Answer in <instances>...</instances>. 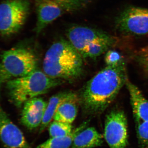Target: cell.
<instances>
[{"mask_svg": "<svg viewBox=\"0 0 148 148\" xmlns=\"http://www.w3.org/2000/svg\"><path fill=\"white\" fill-rule=\"evenodd\" d=\"M127 77L124 61L98 72L85 85L79 96L84 113L88 116L103 113L114 100Z\"/></svg>", "mask_w": 148, "mask_h": 148, "instance_id": "6da1fadb", "label": "cell"}, {"mask_svg": "<svg viewBox=\"0 0 148 148\" xmlns=\"http://www.w3.org/2000/svg\"><path fill=\"white\" fill-rule=\"evenodd\" d=\"M83 58L69 40L62 39L53 43L47 51L43 62V72L53 78L77 79L83 73Z\"/></svg>", "mask_w": 148, "mask_h": 148, "instance_id": "7a4b0ae2", "label": "cell"}, {"mask_svg": "<svg viewBox=\"0 0 148 148\" xmlns=\"http://www.w3.org/2000/svg\"><path fill=\"white\" fill-rule=\"evenodd\" d=\"M69 41L83 58H95L117 42L116 37L92 27L75 25L66 31Z\"/></svg>", "mask_w": 148, "mask_h": 148, "instance_id": "3957f363", "label": "cell"}, {"mask_svg": "<svg viewBox=\"0 0 148 148\" xmlns=\"http://www.w3.org/2000/svg\"><path fill=\"white\" fill-rule=\"evenodd\" d=\"M64 82V80L51 77L44 72L36 70L25 76L10 80L7 82V88L14 105L21 107L27 101Z\"/></svg>", "mask_w": 148, "mask_h": 148, "instance_id": "277c9868", "label": "cell"}, {"mask_svg": "<svg viewBox=\"0 0 148 148\" xmlns=\"http://www.w3.org/2000/svg\"><path fill=\"white\" fill-rule=\"evenodd\" d=\"M37 67L36 56L26 48H14L1 56L0 74L5 82L29 75L37 70Z\"/></svg>", "mask_w": 148, "mask_h": 148, "instance_id": "5b68a950", "label": "cell"}, {"mask_svg": "<svg viewBox=\"0 0 148 148\" xmlns=\"http://www.w3.org/2000/svg\"><path fill=\"white\" fill-rule=\"evenodd\" d=\"M29 0H5L0 4V33L3 36L16 34L29 16Z\"/></svg>", "mask_w": 148, "mask_h": 148, "instance_id": "8992f818", "label": "cell"}, {"mask_svg": "<svg viewBox=\"0 0 148 148\" xmlns=\"http://www.w3.org/2000/svg\"><path fill=\"white\" fill-rule=\"evenodd\" d=\"M114 24L116 29L124 34H148V9L127 7L119 14Z\"/></svg>", "mask_w": 148, "mask_h": 148, "instance_id": "52a82bcc", "label": "cell"}, {"mask_svg": "<svg viewBox=\"0 0 148 148\" xmlns=\"http://www.w3.org/2000/svg\"><path fill=\"white\" fill-rule=\"evenodd\" d=\"M104 137L110 148H126L127 145V118L123 111L114 110L106 116Z\"/></svg>", "mask_w": 148, "mask_h": 148, "instance_id": "ba28073f", "label": "cell"}, {"mask_svg": "<svg viewBox=\"0 0 148 148\" xmlns=\"http://www.w3.org/2000/svg\"><path fill=\"white\" fill-rule=\"evenodd\" d=\"M0 140L6 148H30L24 134L11 121L1 104Z\"/></svg>", "mask_w": 148, "mask_h": 148, "instance_id": "9c48e42d", "label": "cell"}, {"mask_svg": "<svg viewBox=\"0 0 148 148\" xmlns=\"http://www.w3.org/2000/svg\"><path fill=\"white\" fill-rule=\"evenodd\" d=\"M37 20L34 31L39 34L66 11L54 0H35Z\"/></svg>", "mask_w": 148, "mask_h": 148, "instance_id": "30bf717a", "label": "cell"}, {"mask_svg": "<svg viewBox=\"0 0 148 148\" xmlns=\"http://www.w3.org/2000/svg\"><path fill=\"white\" fill-rule=\"evenodd\" d=\"M47 106V102L39 97H36L27 101L23 105L21 123L29 129L38 127L42 122Z\"/></svg>", "mask_w": 148, "mask_h": 148, "instance_id": "8fae6325", "label": "cell"}, {"mask_svg": "<svg viewBox=\"0 0 148 148\" xmlns=\"http://www.w3.org/2000/svg\"><path fill=\"white\" fill-rule=\"evenodd\" d=\"M125 84L129 92L135 122L148 121V100L127 77Z\"/></svg>", "mask_w": 148, "mask_h": 148, "instance_id": "7c38bea8", "label": "cell"}, {"mask_svg": "<svg viewBox=\"0 0 148 148\" xmlns=\"http://www.w3.org/2000/svg\"><path fill=\"white\" fill-rule=\"evenodd\" d=\"M77 99H79V96L75 92L71 91L58 92L51 96L47 102V107L40 125V132H42L48 125L53 119L57 109L62 103L69 100Z\"/></svg>", "mask_w": 148, "mask_h": 148, "instance_id": "4fadbf2b", "label": "cell"}, {"mask_svg": "<svg viewBox=\"0 0 148 148\" xmlns=\"http://www.w3.org/2000/svg\"><path fill=\"white\" fill-rule=\"evenodd\" d=\"M103 137L93 127L82 130L74 138L70 148H93L101 145Z\"/></svg>", "mask_w": 148, "mask_h": 148, "instance_id": "5bb4252c", "label": "cell"}, {"mask_svg": "<svg viewBox=\"0 0 148 148\" xmlns=\"http://www.w3.org/2000/svg\"><path fill=\"white\" fill-rule=\"evenodd\" d=\"M77 102H79V99L69 100L62 103L56 112L54 121L72 124L77 114Z\"/></svg>", "mask_w": 148, "mask_h": 148, "instance_id": "9a60e30c", "label": "cell"}, {"mask_svg": "<svg viewBox=\"0 0 148 148\" xmlns=\"http://www.w3.org/2000/svg\"><path fill=\"white\" fill-rule=\"evenodd\" d=\"M86 126V123L82 124L67 136L51 138L35 148H70L74 138Z\"/></svg>", "mask_w": 148, "mask_h": 148, "instance_id": "2e32d148", "label": "cell"}, {"mask_svg": "<svg viewBox=\"0 0 148 148\" xmlns=\"http://www.w3.org/2000/svg\"><path fill=\"white\" fill-rule=\"evenodd\" d=\"M73 131L72 124L55 121L51 123L49 128L51 138L67 136L71 134Z\"/></svg>", "mask_w": 148, "mask_h": 148, "instance_id": "e0dca14e", "label": "cell"}, {"mask_svg": "<svg viewBox=\"0 0 148 148\" xmlns=\"http://www.w3.org/2000/svg\"><path fill=\"white\" fill-rule=\"evenodd\" d=\"M66 12H75L87 6L92 0H54Z\"/></svg>", "mask_w": 148, "mask_h": 148, "instance_id": "ac0fdd59", "label": "cell"}, {"mask_svg": "<svg viewBox=\"0 0 148 148\" xmlns=\"http://www.w3.org/2000/svg\"><path fill=\"white\" fill-rule=\"evenodd\" d=\"M138 143L141 148H148V121L136 123Z\"/></svg>", "mask_w": 148, "mask_h": 148, "instance_id": "d6986e66", "label": "cell"}, {"mask_svg": "<svg viewBox=\"0 0 148 148\" xmlns=\"http://www.w3.org/2000/svg\"><path fill=\"white\" fill-rule=\"evenodd\" d=\"M135 57L137 62L148 74V46L139 50Z\"/></svg>", "mask_w": 148, "mask_h": 148, "instance_id": "ffe728a7", "label": "cell"}, {"mask_svg": "<svg viewBox=\"0 0 148 148\" xmlns=\"http://www.w3.org/2000/svg\"><path fill=\"white\" fill-rule=\"evenodd\" d=\"M105 59L107 66H115L124 61L122 56L118 52L113 50L107 51Z\"/></svg>", "mask_w": 148, "mask_h": 148, "instance_id": "44dd1931", "label": "cell"}, {"mask_svg": "<svg viewBox=\"0 0 148 148\" xmlns=\"http://www.w3.org/2000/svg\"><path fill=\"white\" fill-rule=\"evenodd\" d=\"M5 82L4 80L3 79V77H2L1 75L0 74V88H1V85L3 82Z\"/></svg>", "mask_w": 148, "mask_h": 148, "instance_id": "7402d4cb", "label": "cell"}]
</instances>
